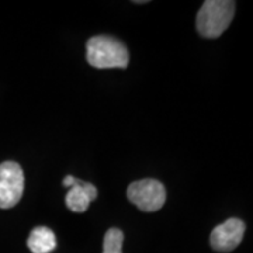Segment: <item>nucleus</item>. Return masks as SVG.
I'll use <instances>...</instances> for the list:
<instances>
[{"mask_svg":"<svg viewBox=\"0 0 253 253\" xmlns=\"http://www.w3.org/2000/svg\"><path fill=\"white\" fill-rule=\"evenodd\" d=\"M235 14V1L232 0H206L197 13L196 26L200 36L218 38L229 27Z\"/></svg>","mask_w":253,"mask_h":253,"instance_id":"f03ea898","label":"nucleus"},{"mask_svg":"<svg viewBox=\"0 0 253 253\" xmlns=\"http://www.w3.org/2000/svg\"><path fill=\"white\" fill-rule=\"evenodd\" d=\"M126 196L141 211L155 212L163 207L166 201V190L161 181L144 179L131 183L126 190Z\"/></svg>","mask_w":253,"mask_h":253,"instance_id":"7ed1b4c3","label":"nucleus"},{"mask_svg":"<svg viewBox=\"0 0 253 253\" xmlns=\"http://www.w3.org/2000/svg\"><path fill=\"white\" fill-rule=\"evenodd\" d=\"M73 181H75V177H73V176H71V174H68V176L63 179L62 184L65 186V187H71V186L73 184Z\"/></svg>","mask_w":253,"mask_h":253,"instance_id":"1a4fd4ad","label":"nucleus"},{"mask_svg":"<svg viewBox=\"0 0 253 253\" xmlns=\"http://www.w3.org/2000/svg\"><path fill=\"white\" fill-rule=\"evenodd\" d=\"M87 62L97 69H124L129 63V52L126 46L114 37H91L87 41Z\"/></svg>","mask_w":253,"mask_h":253,"instance_id":"f257e3e1","label":"nucleus"},{"mask_svg":"<svg viewBox=\"0 0 253 253\" xmlns=\"http://www.w3.org/2000/svg\"><path fill=\"white\" fill-rule=\"evenodd\" d=\"M124 234L118 228H110L104 235L103 253H123Z\"/></svg>","mask_w":253,"mask_h":253,"instance_id":"6e6552de","label":"nucleus"},{"mask_svg":"<svg viewBox=\"0 0 253 253\" xmlns=\"http://www.w3.org/2000/svg\"><path fill=\"white\" fill-rule=\"evenodd\" d=\"M96 197L97 189L91 183L75 179L73 184L69 187L68 194L65 196V203L73 212H84Z\"/></svg>","mask_w":253,"mask_h":253,"instance_id":"423d86ee","label":"nucleus"},{"mask_svg":"<svg viewBox=\"0 0 253 253\" xmlns=\"http://www.w3.org/2000/svg\"><path fill=\"white\" fill-rule=\"evenodd\" d=\"M24 193V173L17 162L0 163V208H11Z\"/></svg>","mask_w":253,"mask_h":253,"instance_id":"20e7f679","label":"nucleus"},{"mask_svg":"<svg viewBox=\"0 0 253 253\" xmlns=\"http://www.w3.org/2000/svg\"><path fill=\"white\" fill-rule=\"evenodd\" d=\"M244 234V221L239 218H229L228 221L214 228L210 235V245L217 252H232L242 242Z\"/></svg>","mask_w":253,"mask_h":253,"instance_id":"39448f33","label":"nucleus"},{"mask_svg":"<svg viewBox=\"0 0 253 253\" xmlns=\"http://www.w3.org/2000/svg\"><path fill=\"white\" fill-rule=\"evenodd\" d=\"M27 246L33 253H51L56 248V236L48 226H36L28 236Z\"/></svg>","mask_w":253,"mask_h":253,"instance_id":"0eeeda50","label":"nucleus"}]
</instances>
